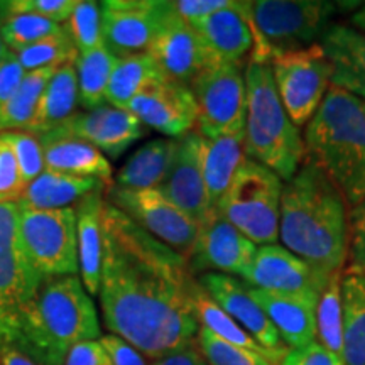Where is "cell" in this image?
<instances>
[{"instance_id": "cell-1", "label": "cell", "mask_w": 365, "mask_h": 365, "mask_svg": "<svg viewBox=\"0 0 365 365\" xmlns=\"http://www.w3.org/2000/svg\"><path fill=\"white\" fill-rule=\"evenodd\" d=\"M196 286L188 259L105 198L98 298L112 335L153 360L193 345L200 330Z\"/></svg>"}, {"instance_id": "cell-2", "label": "cell", "mask_w": 365, "mask_h": 365, "mask_svg": "<svg viewBox=\"0 0 365 365\" xmlns=\"http://www.w3.org/2000/svg\"><path fill=\"white\" fill-rule=\"evenodd\" d=\"M282 247L325 276L344 272L349 252V207L333 182L304 161L281 196Z\"/></svg>"}, {"instance_id": "cell-3", "label": "cell", "mask_w": 365, "mask_h": 365, "mask_svg": "<svg viewBox=\"0 0 365 365\" xmlns=\"http://www.w3.org/2000/svg\"><path fill=\"white\" fill-rule=\"evenodd\" d=\"M100 333L97 308L78 276H51L22 312L12 346L43 365H63L73 346Z\"/></svg>"}, {"instance_id": "cell-4", "label": "cell", "mask_w": 365, "mask_h": 365, "mask_svg": "<svg viewBox=\"0 0 365 365\" xmlns=\"http://www.w3.org/2000/svg\"><path fill=\"white\" fill-rule=\"evenodd\" d=\"M304 161L312 163L344 196L349 210L365 200V102L330 86L307 124Z\"/></svg>"}, {"instance_id": "cell-5", "label": "cell", "mask_w": 365, "mask_h": 365, "mask_svg": "<svg viewBox=\"0 0 365 365\" xmlns=\"http://www.w3.org/2000/svg\"><path fill=\"white\" fill-rule=\"evenodd\" d=\"M245 86V154L272 170L284 182L289 181L304 163V143L281 102L269 59L249 58Z\"/></svg>"}, {"instance_id": "cell-6", "label": "cell", "mask_w": 365, "mask_h": 365, "mask_svg": "<svg viewBox=\"0 0 365 365\" xmlns=\"http://www.w3.org/2000/svg\"><path fill=\"white\" fill-rule=\"evenodd\" d=\"M335 12L336 4L325 0H255V43L249 58L271 61L274 54L318 44Z\"/></svg>"}, {"instance_id": "cell-7", "label": "cell", "mask_w": 365, "mask_h": 365, "mask_svg": "<svg viewBox=\"0 0 365 365\" xmlns=\"http://www.w3.org/2000/svg\"><path fill=\"white\" fill-rule=\"evenodd\" d=\"M282 188L284 181L276 173L247 158L218 212L255 245L277 244Z\"/></svg>"}, {"instance_id": "cell-8", "label": "cell", "mask_w": 365, "mask_h": 365, "mask_svg": "<svg viewBox=\"0 0 365 365\" xmlns=\"http://www.w3.org/2000/svg\"><path fill=\"white\" fill-rule=\"evenodd\" d=\"M17 203H0V344L14 345L16 325L38 294L41 276L27 257Z\"/></svg>"}, {"instance_id": "cell-9", "label": "cell", "mask_w": 365, "mask_h": 365, "mask_svg": "<svg viewBox=\"0 0 365 365\" xmlns=\"http://www.w3.org/2000/svg\"><path fill=\"white\" fill-rule=\"evenodd\" d=\"M271 70L287 115L298 129L307 125L331 86V63L322 44L274 54Z\"/></svg>"}, {"instance_id": "cell-10", "label": "cell", "mask_w": 365, "mask_h": 365, "mask_svg": "<svg viewBox=\"0 0 365 365\" xmlns=\"http://www.w3.org/2000/svg\"><path fill=\"white\" fill-rule=\"evenodd\" d=\"M198 103L196 130L207 139L222 135H245L247 86L244 66L217 63L190 85Z\"/></svg>"}, {"instance_id": "cell-11", "label": "cell", "mask_w": 365, "mask_h": 365, "mask_svg": "<svg viewBox=\"0 0 365 365\" xmlns=\"http://www.w3.org/2000/svg\"><path fill=\"white\" fill-rule=\"evenodd\" d=\"M19 210L22 247L41 276H76L80 267L75 208Z\"/></svg>"}, {"instance_id": "cell-12", "label": "cell", "mask_w": 365, "mask_h": 365, "mask_svg": "<svg viewBox=\"0 0 365 365\" xmlns=\"http://www.w3.org/2000/svg\"><path fill=\"white\" fill-rule=\"evenodd\" d=\"M107 202L175 252L190 257L200 225L158 188L130 190L112 185L107 190Z\"/></svg>"}, {"instance_id": "cell-13", "label": "cell", "mask_w": 365, "mask_h": 365, "mask_svg": "<svg viewBox=\"0 0 365 365\" xmlns=\"http://www.w3.org/2000/svg\"><path fill=\"white\" fill-rule=\"evenodd\" d=\"M102 38L113 56L145 53L173 12L171 2L161 0H107L100 4Z\"/></svg>"}, {"instance_id": "cell-14", "label": "cell", "mask_w": 365, "mask_h": 365, "mask_svg": "<svg viewBox=\"0 0 365 365\" xmlns=\"http://www.w3.org/2000/svg\"><path fill=\"white\" fill-rule=\"evenodd\" d=\"M257 247L239 228L223 218L218 210H213L200 223L188 264L193 274L220 272L245 277Z\"/></svg>"}, {"instance_id": "cell-15", "label": "cell", "mask_w": 365, "mask_h": 365, "mask_svg": "<svg viewBox=\"0 0 365 365\" xmlns=\"http://www.w3.org/2000/svg\"><path fill=\"white\" fill-rule=\"evenodd\" d=\"M198 281L210 298L257 341L274 365L282 362L287 354L286 345L264 309L250 296L247 282L220 272H205Z\"/></svg>"}, {"instance_id": "cell-16", "label": "cell", "mask_w": 365, "mask_h": 365, "mask_svg": "<svg viewBox=\"0 0 365 365\" xmlns=\"http://www.w3.org/2000/svg\"><path fill=\"white\" fill-rule=\"evenodd\" d=\"M149 129L180 139L196 127L198 103L188 85H182L168 76L148 86L132 100L129 108Z\"/></svg>"}, {"instance_id": "cell-17", "label": "cell", "mask_w": 365, "mask_h": 365, "mask_svg": "<svg viewBox=\"0 0 365 365\" xmlns=\"http://www.w3.org/2000/svg\"><path fill=\"white\" fill-rule=\"evenodd\" d=\"M148 53L154 58L164 76L188 86L207 68L217 65L195 27L181 21L175 9L159 29Z\"/></svg>"}, {"instance_id": "cell-18", "label": "cell", "mask_w": 365, "mask_h": 365, "mask_svg": "<svg viewBox=\"0 0 365 365\" xmlns=\"http://www.w3.org/2000/svg\"><path fill=\"white\" fill-rule=\"evenodd\" d=\"M330 277L331 276H325L309 264L301 261L298 255L289 252L282 245L269 244L259 245L252 266L244 281L249 286L269 291V293L322 294Z\"/></svg>"}, {"instance_id": "cell-19", "label": "cell", "mask_w": 365, "mask_h": 365, "mask_svg": "<svg viewBox=\"0 0 365 365\" xmlns=\"http://www.w3.org/2000/svg\"><path fill=\"white\" fill-rule=\"evenodd\" d=\"M56 130L86 140L112 159L120 158L132 144L145 135V125L139 118L129 110L108 103L95 110L76 112Z\"/></svg>"}, {"instance_id": "cell-20", "label": "cell", "mask_w": 365, "mask_h": 365, "mask_svg": "<svg viewBox=\"0 0 365 365\" xmlns=\"http://www.w3.org/2000/svg\"><path fill=\"white\" fill-rule=\"evenodd\" d=\"M202 143L203 137L198 130H191L180 137L170 175L163 185L158 186L164 196H168L198 225L210 213L202 166Z\"/></svg>"}, {"instance_id": "cell-21", "label": "cell", "mask_w": 365, "mask_h": 365, "mask_svg": "<svg viewBox=\"0 0 365 365\" xmlns=\"http://www.w3.org/2000/svg\"><path fill=\"white\" fill-rule=\"evenodd\" d=\"M217 63L242 65L254 49L252 2L230 0L227 7L193 24Z\"/></svg>"}, {"instance_id": "cell-22", "label": "cell", "mask_w": 365, "mask_h": 365, "mask_svg": "<svg viewBox=\"0 0 365 365\" xmlns=\"http://www.w3.org/2000/svg\"><path fill=\"white\" fill-rule=\"evenodd\" d=\"M249 293L271 319L282 344L291 349H301L317 340V307L319 294L269 293L252 286H249Z\"/></svg>"}, {"instance_id": "cell-23", "label": "cell", "mask_w": 365, "mask_h": 365, "mask_svg": "<svg viewBox=\"0 0 365 365\" xmlns=\"http://www.w3.org/2000/svg\"><path fill=\"white\" fill-rule=\"evenodd\" d=\"M319 44L331 63V86L365 102V34L352 26L331 24Z\"/></svg>"}, {"instance_id": "cell-24", "label": "cell", "mask_w": 365, "mask_h": 365, "mask_svg": "<svg viewBox=\"0 0 365 365\" xmlns=\"http://www.w3.org/2000/svg\"><path fill=\"white\" fill-rule=\"evenodd\" d=\"M44 149L46 170L61 175L95 178L112 186V164L95 145L75 135L54 130L39 137Z\"/></svg>"}, {"instance_id": "cell-25", "label": "cell", "mask_w": 365, "mask_h": 365, "mask_svg": "<svg viewBox=\"0 0 365 365\" xmlns=\"http://www.w3.org/2000/svg\"><path fill=\"white\" fill-rule=\"evenodd\" d=\"M105 191L86 195L75 205L78 239L80 279L88 294H98L103 259V207Z\"/></svg>"}, {"instance_id": "cell-26", "label": "cell", "mask_w": 365, "mask_h": 365, "mask_svg": "<svg viewBox=\"0 0 365 365\" xmlns=\"http://www.w3.org/2000/svg\"><path fill=\"white\" fill-rule=\"evenodd\" d=\"M245 159L247 154L244 148V137L222 135L215 139L203 137L202 166L210 212L220 207Z\"/></svg>"}, {"instance_id": "cell-27", "label": "cell", "mask_w": 365, "mask_h": 365, "mask_svg": "<svg viewBox=\"0 0 365 365\" xmlns=\"http://www.w3.org/2000/svg\"><path fill=\"white\" fill-rule=\"evenodd\" d=\"M110 186L95 178H80L61 175L46 170L26 186L19 200V208L26 210H58L71 208L86 195L105 191Z\"/></svg>"}, {"instance_id": "cell-28", "label": "cell", "mask_w": 365, "mask_h": 365, "mask_svg": "<svg viewBox=\"0 0 365 365\" xmlns=\"http://www.w3.org/2000/svg\"><path fill=\"white\" fill-rule=\"evenodd\" d=\"M78 105L80 91L76 68L75 63H68V65L59 66L53 78L49 80L41 97L33 124L27 132L38 137L51 134L75 115Z\"/></svg>"}, {"instance_id": "cell-29", "label": "cell", "mask_w": 365, "mask_h": 365, "mask_svg": "<svg viewBox=\"0 0 365 365\" xmlns=\"http://www.w3.org/2000/svg\"><path fill=\"white\" fill-rule=\"evenodd\" d=\"M178 139H153L140 145L117 173L113 186L130 190L158 188L170 175Z\"/></svg>"}, {"instance_id": "cell-30", "label": "cell", "mask_w": 365, "mask_h": 365, "mask_svg": "<svg viewBox=\"0 0 365 365\" xmlns=\"http://www.w3.org/2000/svg\"><path fill=\"white\" fill-rule=\"evenodd\" d=\"M161 78H164V73L148 51L118 58L108 81L107 103L127 110L137 95Z\"/></svg>"}, {"instance_id": "cell-31", "label": "cell", "mask_w": 365, "mask_h": 365, "mask_svg": "<svg viewBox=\"0 0 365 365\" xmlns=\"http://www.w3.org/2000/svg\"><path fill=\"white\" fill-rule=\"evenodd\" d=\"M341 308L344 362L345 365H365V276L344 274Z\"/></svg>"}, {"instance_id": "cell-32", "label": "cell", "mask_w": 365, "mask_h": 365, "mask_svg": "<svg viewBox=\"0 0 365 365\" xmlns=\"http://www.w3.org/2000/svg\"><path fill=\"white\" fill-rule=\"evenodd\" d=\"M56 70V66H48L26 73L24 80L12 98L0 108V132L29 130L38 112L41 97Z\"/></svg>"}, {"instance_id": "cell-33", "label": "cell", "mask_w": 365, "mask_h": 365, "mask_svg": "<svg viewBox=\"0 0 365 365\" xmlns=\"http://www.w3.org/2000/svg\"><path fill=\"white\" fill-rule=\"evenodd\" d=\"M115 63L117 58L105 48V44L80 54L75 61L80 105L86 110H95V108L103 107L107 102L108 81H110Z\"/></svg>"}, {"instance_id": "cell-34", "label": "cell", "mask_w": 365, "mask_h": 365, "mask_svg": "<svg viewBox=\"0 0 365 365\" xmlns=\"http://www.w3.org/2000/svg\"><path fill=\"white\" fill-rule=\"evenodd\" d=\"M341 277L344 272L331 276L319 294L317 307V340L330 352L344 359Z\"/></svg>"}, {"instance_id": "cell-35", "label": "cell", "mask_w": 365, "mask_h": 365, "mask_svg": "<svg viewBox=\"0 0 365 365\" xmlns=\"http://www.w3.org/2000/svg\"><path fill=\"white\" fill-rule=\"evenodd\" d=\"M193 309L200 327H205L207 330L212 331L213 335H217L218 339L225 340L232 345L242 346V349H249L254 350V352L266 355L261 346L257 345V341H255L239 323L228 317L215 301L210 298V294L203 289L200 281L193 293Z\"/></svg>"}, {"instance_id": "cell-36", "label": "cell", "mask_w": 365, "mask_h": 365, "mask_svg": "<svg viewBox=\"0 0 365 365\" xmlns=\"http://www.w3.org/2000/svg\"><path fill=\"white\" fill-rule=\"evenodd\" d=\"M78 56V49H76L75 43L71 41L70 34L66 33L65 26H61L58 33L48 36V38H44L43 41H39V43H36L34 46L17 54L26 71L48 66L59 68L68 65V63H75Z\"/></svg>"}, {"instance_id": "cell-37", "label": "cell", "mask_w": 365, "mask_h": 365, "mask_svg": "<svg viewBox=\"0 0 365 365\" xmlns=\"http://www.w3.org/2000/svg\"><path fill=\"white\" fill-rule=\"evenodd\" d=\"M59 29H61V24L43 19L34 14H17V16H9L4 19L0 34L9 51L19 54L48 36L58 33Z\"/></svg>"}, {"instance_id": "cell-38", "label": "cell", "mask_w": 365, "mask_h": 365, "mask_svg": "<svg viewBox=\"0 0 365 365\" xmlns=\"http://www.w3.org/2000/svg\"><path fill=\"white\" fill-rule=\"evenodd\" d=\"M196 345L205 360L212 365H274L266 355L228 344L205 327H200Z\"/></svg>"}, {"instance_id": "cell-39", "label": "cell", "mask_w": 365, "mask_h": 365, "mask_svg": "<svg viewBox=\"0 0 365 365\" xmlns=\"http://www.w3.org/2000/svg\"><path fill=\"white\" fill-rule=\"evenodd\" d=\"M63 26H65L66 33L70 34L80 54L88 53L103 44L102 12H100V4L97 2L80 0L70 19Z\"/></svg>"}, {"instance_id": "cell-40", "label": "cell", "mask_w": 365, "mask_h": 365, "mask_svg": "<svg viewBox=\"0 0 365 365\" xmlns=\"http://www.w3.org/2000/svg\"><path fill=\"white\" fill-rule=\"evenodd\" d=\"M2 135L6 137L14 154H16L26 185H29L39 175H43L46 171L44 149L38 135L26 130H6L2 132Z\"/></svg>"}, {"instance_id": "cell-41", "label": "cell", "mask_w": 365, "mask_h": 365, "mask_svg": "<svg viewBox=\"0 0 365 365\" xmlns=\"http://www.w3.org/2000/svg\"><path fill=\"white\" fill-rule=\"evenodd\" d=\"M78 2L80 0H7L0 2V7L6 17L17 14H34L63 26L70 19Z\"/></svg>"}, {"instance_id": "cell-42", "label": "cell", "mask_w": 365, "mask_h": 365, "mask_svg": "<svg viewBox=\"0 0 365 365\" xmlns=\"http://www.w3.org/2000/svg\"><path fill=\"white\" fill-rule=\"evenodd\" d=\"M26 186L16 154L0 132V203H19Z\"/></svg>"}, {"instance_id": "cell-43", "label": "cell", "mask_w": 365, "mask_h": 365, "mask_svg": "<svg viewBox=\"0 0 365 365\" xmlns=\"http://www.w3.org/2000/svg\"><path fill=\"white\" fill-rule=\"evenodd\" d=\"M344 274L365 276V200L349 210V252Z\"/></svg>"}, {"instance_id": "cell-44", "label": "cell", "mask_w": 365, "mask_h": 365, "mask_svg": "<svg viewBox=\"0 0 365 365\" xmlns=\"http://www.w3.org/2000/svg\"><path fill=\"white\" fill-rule=\"evenodd\" d=\"M281 365H345L344 359L325 349L318 340L301 346V349L287 350Z\"/></svg>"}, {"instance_id": "cell-45", "label": "cell", "mask_w": 365, "mask_h": 365, "mask_svg": "<svg viewBox=\"0 0 365 365\" xmlns=\"http://www.w3.org/2000/svg\"><path fill=\"white\" fill-rule=\"evenodd\" d=\"M230 0H176L173 2L176 16L190 26L207 19L208 16L227 7Z\"/></svg>"}, {"instance_id": "cell-46", "label": "cell", "mask_w": 365, "mask_h": 365, "mask_svg": "<svg viewBox=\"0 0 365 365\" xmlns=\"http://www.w3.org/2000/svg\"><path fill=\"white\" fill-rule=\"evenodd\" d=\"M26 73L27 71L22 68L17 54L9 51L0 65V108L12 98V95L16 93V90L24 80Z\"/></svg>"}, {"instance_id": "cell-47", "label": "cell", "mask_w": 365, "mask_h": 365, "mask_svg": "<svg viewBox=\"0 0 365 365\" xmlns=\"http://www.w3.org/2000/svg\"><path fill=\"white\" fill-rule=\"evenodd\" d=\"M100 344L110 355L113 365H148L144 355L120 336L107 333V335L100 336Z\"/></svg>"}, {"instance_id": "cell-48", "label": "cell", "mask_w": 365, "mask_h": 365, "mask_svg": "<svg viewBox=\"0 0 365 365\" xmlns=\"http://www.w3.org/2000/svg\"><path fill=\"white\" fill-rule=\"evenodd\" d=\"M63 365H113L100 340L81 341L68 352Z\"/></svg>"}, {"instance_id": "cell-49", "label": "cell", "mask_w": 365, "mask_h": 365, "mask_svg": "<svg viewBox=\"0 0 365 365\" xmlns=\"http://www.w3.org/2000/svg\"><path fill=\"white\" fill-rule=\"evenodd\" d=\"M150 365H208V364L195 341L193 345L186 346V349L178 350V352H173L170 355H164V357L154 359L153 362H150Z\"/></svg>"}, {"instance_id": "cell-50", "label": "cell", "mask_w": 365, "mask_h": 365, "mask_svg": "<svg viewBox=\"0 0 365 365\" xmlns=\"http://www.w3.org/2000/svg\"><path fill=\"white\" fill-rule=\"evenodd\" d=\"M0 365H43L12 345L0 344Z\"/></svg>"}, {"instance_id": "cell-51", "label": "cell", "mask_w": 365, "mask_h": 365, "mask_svg": "<svg viewBox=\"0 0 365 365\" xmlns=\"http://www.w3.org/2000/svg\"><path fill=\"white\" fill-rule=\"evenodd\" d=\"M350 22H352L354 29H357V31H360V33L365 34V4L359 9L357 12L354 14Z\"/></svg>"}, {"instance_id": "cell-52", "label": "cell", "mask_w": 365, "mask_h": 365, "mask_svg": "<svg viewBox=\"0 0 365 365\" xmlns=\"http://www.w3.org/2000/svg\"><path fill=\"white\" fill-rule=\"evenodd\" d=\"M4 19H6V14L2 12V7H0V27H2ZM7 54H9V49H7V46L4 44L2 34H0V65H2V61H4V59H6Z\"/></svg>"}]
</instances>
